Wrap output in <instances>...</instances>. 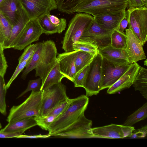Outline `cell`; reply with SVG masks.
I'll return each instance as SVG.
<instances>
[{
    "label": "cell",
    "instance_id": "cell-1",
    "mask_svg": "<svg viewBox=\"0 0 147 147\" xmlns=\"http://www.w3.org/2000/svg\"><path fill=\"white\" fill-rule=\"evenodd\" d=\"M89 98L82 95L74 98L67 110L58 116L50 125L49 133L52 135L63 130L76 121L87 108Z\"/></svg>",
    "mask_w": 147,
    "mask_h": 147
},
{
    "label": "cell",
    "instance_id": "cell-2",
    "mask_svg": "<svg viewBox=\"0 0 147 147\" xmlns=\"http://www.w3.org/2000/svg\"><path fill=\"white\" fill-rule=\"evenodd\" d=\"M127 0H86L76 7L75 12L85 13L96 17L126 10Z\"/></svg>",
    "mask_w": 147,
    "mask_h": 147
},
{
    "label": "cell",
    "instance_id": "cell-3",
    "mask_svg": "<svg viewBox=\"0 0 147 147\" xmlns=\"http://www.w3.org/2000/svg\"><path fill=\"white\" fill-rule=\"evenodd\" d=\"M94 17L85 13H76L70 21L61 41L62 48L65 52L74 51L73 43L78 40L90 26Z\"/></svg>",
    "mask_w": 147,
    "mask_h": 147
},
{
    "label": "cell",
    "instance_id": "cell-4",
    "mask_svg": "<svg viewBox=\"0 0 147 147\" xmlns=\"http://www.w3.org/2000/svg\"><path fill=\"white\" fill-rule=\"evenodd\" d=\"M42 99L41 91H32L29 96L24 102L19 105H14L11 107L7 121L9 122L40 115Z\"/></svg>",
    "mask_w": 147,
    "mask_h": 147
},
{
    "label": "cell",
    "instance_id": "cell-5",
    "mask_svg": "<svg viewBox=\"0 0 147 147\" xmlns=\"http://www.w3.org/2000/svg\"><path fill=\"white\" fill-rule=\"evenodd\" d=\"M42 42L41 57L38 65L35 69V76L39 77L41 79V87L57 61V50L55 42L51 40L44 41Z\"/></svg>",
    "mask_w": 147,
    "mask_h": 147
},
{
    "label": "cell",
    "instance_id": "cell-6",
    "mask_svg": "<svg viewBox=\"0 0 147 147\" xmlns=\"http://www.w3.org/2000/svg\"><path fill=\"white\" fill-rule=\"evenodd\" d=\"M66 89V86L61 82L41 91L42 99L40 116H47L59 104L69 98Z\"/></svg>",
    "mask_w": 147,
    "mask_h": 147
},
{
    "label": "cell",
    "instance_id": "cell-7",
    "mask_svg": "<svg viewBox=\"0 0 147 147\" xmlns=\"http://www.w3.org/2000/svg\"><path fill=\"white\" fill-rule=\"evenodd\" d=\"M128 28L143 46L147 40V7L127 9Z\"/></svg>",
    "mask_w": 147,
    "mask_h": 147
},
{
    "label": "cell",
    "instance_id": "cell-8",
    "mask_svg": "<svg viewBox=\"0 0 147 147\" xmlns=\"http://www.w3.org/2000/svg\"><path fill=\"white\" fill-rule=\"evenodd\" d=\"M103 58L98 53L90 63L84 88L86 96L96 95L101 90Z\"/></svg>",
    "mask_w": 147,
    "mask_h": 147
},
{
    "label": "cell",
    "instance_id": "cell-9",
    "mask_svg": "<svg viewBox=\"0 0 147 147\" xmlns=\"http://www.w3.org/2000/svg\"><path fill=\"white\" fill-rule=\"evenodd\" d=\"M92 124V121L86 118L83 113L76 121L65 129L51 136L70 138H94Z\"/></svg>",
    "mask_w": 147,
    "mask_h": 147
},
{
    "label": "cell",
    "instance_id": "cell-10",
    "mask_svg": "<svg viewBox=\"0 0 147 147\" xmlns=\"http://www.w3.org/2000/svg\"><path fill=\"white\" fill-rule=\"evenodd\" d=\"M112 33L100 27L94 18L78 40L92 43L96 46L98 50L110 45Z\"/></svg>",
    "mask_w": 147,
    "mask_h": 147
},
{
    "label": "cell",
    "instance_id": "cell-11",
    "mask_svg": "<svg viewBox=\"0 0 147 147\" xmlns=\"http://www.w3.org/2000/svg\"><path fill=\"white\" fill-rule=\"evenodd\" d=\"M131 64H117L103 58L101 90L109 88L117 81Z\"/></svg>",
    "mask_w": 147,
    "mask_h": 147
},
{
    "label": "cell",
    "instance_id": "cell-12",
    "mask_svg": "<svg viewBox=\"0 0 147 147\" xmlns=\"http://www.w3.org/2000/svg\"><path fill=\"white\" fill-rule=\"evenodd\" d=\"M134 128L132 126L111 124L92 128L94 138H123L130 137Z\"/></svg>",
    "mask_w": 147,
    "mask_h": 147
},
{
    "label": "cell",
    "instance_id": "cell-13",
    "mask_svg": "<svg viewBox=\"0 0 147 147\" xmlns=\"http://www.w3.org/2000/svg\"><path fill=\"white\" fill-rule=\"evenodd\" d=\"M30 19L38 18L57 9L55 0H21Z\"/></svg>",
    "mask_w": 147,
    "mask_h": 147
},
{
    "label": "cell",
    "instance_id": "cell-14",
    "mask_svg": "<svg viewBox=\"0 0 147 147\" xmlns=\"http://www.w3.org/2000/svg\"><path fill=\"white\" fill-rule=\"evenodd\" d=\"M42 34L37 18L30 19L26 24L16 44L13 48L22 50L38 40Z\"/></svg>",
    "mask_w": 147,
    "mask_h": 147
},
{
    "label": "cell",
    "instance_id": "cell-15",
    "mask_svg": "<svg viewBox=\"0 0 147 147\" xmlns=\"http://www.w3.org/2000/svg\"><path fill=\"white\" fill-rule=\"evenodd\" d=\"M125 33L127 42L125 50L128 55L129 63H136L146 59L143 45L131 29H126Z\"/></svg>",
    "mask_w": 147,
    "mask_h": 147
},
{
    "label": "cell",
    "instance_id": "cell-16",
    "mask_svg": "<svg viewBox=\"0 0 147 147\" xmlns=\"http://www.w3.org/2000/svg\"><path fill=\"white\" fill-rule=\"evenodd\" d=\"M140 67L137 63L131 64L119 79L108 88L107 93L109 94H114L129 88L133 85Z\"/></svg>",
    "mask_w": 147,
    "mask_h": 147
},
{
    "label": "cell",
    "instance_id": "cell-17",
    "mask_svg": "<svg viewBox=\"0 0 147 147\" xmlns=\"http://www.w3.org/2000/svg\"><path fill=\"white\" fill-rule=\"evenodd\" d=\"M77 51L65 52L58 54L57 57L61 73L72 82L76 74L75 62Z\"/></svg>",
    "mask_w": 147,
    "mask_h": 147
},
{
    "label": "cell",
    "instance_id": "cell-18",
    "mask_svg": "<svg viewBox=\"0 0 147 147\" xmlns=\"http://www.w3.org/2000/svg\"><path fill=\"white\" fill-rule=\"evenodd\" d=\"M30 19L24 8L22 6H21L20 11V16L16 23L12 26L10 37L9 40L3 45V49L13 48Z\"/></svg>",
    "mask_w": 147,
    "mask_h": 147
},
{
    "label": "cell",
    "instance_id": "cell-19",
    "mask_svg": "<svg viewBox=\"0 0 147 147\" xmlns=\"http://www.w3.org/2000/svg\"><path fill=\"white\" fill-rule=\"evenodd\" d=\"M126 11L108 13L94 17L100 27L112 32L117 29L121 22L125 17Z\"/></svg>",
    "mask_w": 147,
    "mask_h": 147
},
{
    "label": "cell",
    "instance_id": "cell-20",
    "mask_svg": "<svg viewBox=\"0 0 147 147\" xmlns=\"http://www.w3.org/2000/svg\"><path fill=\"white\" fill-rule=\"evenodd\" d=\"M98 53L109 61L118 65L131 64L128 61V57L125 49H119L110 45L98 50Z\"/></svg>",
    "mask_w": 147,
    "mask_h": 147
},
{
    "label": "cell",
    "instance_id": "cell-21",
    "mask_svg": "<svg viewBox=\"0 0 147 147\" xmlns=\"http://www.w3.org/2000/svg\"><path fill=\"white\" fill-rule=\"evenodd\" d=\"M37 125L34 117H30L8 122L4 128L0 130V132H13L23 131L24 132L28 129Z\"/></svg>",
    "mask_w": 147,
    "mask_h": 147
},
{
    "label": "cell",
    "instance_id": "cell-22",
    "mask_svg": "<svg viewBox=\"0 0 147 147\" xmlns=\"http://www.w3.org/2000/svg\"><path fill=\"white\" fill-rule=\"evenodd\" d=\"M17 0H4L0 4V10L13 26L16 22Z\"/></svg>",
    "mask_w": 147,
    "mask_h": 147
},
{
    "label": "cell",
    "instance_id": "cell-23",
    "mask_svg": "<svg viewBox=\"0 0 147 147\" xmlns=\"http://www.w3.org/2000/svg\"><path fill=\"white\" fill-rule=\"evenodd\" d=\"M133 86L136 91H140L142 95L147 99V69L141 67L135 79Z\"/></svg>",
    "mask_w": 147,
    "mask_h": 147
},
{
    "label": "cell",
    "instance_id": "cell-24",
    "mask_svg": "<svg viewBox=\"0 0 147 147\" xmlns=\"http://www.w3.org/2000/svg\"><path fill=\"white\" fill-rule=\"evenodd\" d=\"M64 78L61 73L59 64L57 61L48 74L43 85L41 87L40 91L41 92L44 91L52 86L61 82L63 78Z\"/></svg>",
    "mask_w": 147,
    "mask_h": 147
},
{
    "label": "cell",
    "instance_id": "cell-25",
    "mask_svg": "<svg viewBox=\"0 0 147 147\" xmlns=\"http://www.w3.org/2000/svg\"><path fill=\"white\" fill-rule=\"evenodd\" d=\"M37 47L36 50L31 59L25 67L22 75L21 77L25 80L28 74L35 69L38 65L41 56L43 48V42L36 43Z\"/></svg>",
    "mask_w": 147,
    "mask_h": 147
},
{
    "label": "cell",
    "instance_id": "cell-26",
    "mask_svg": "<svg viewBox=\"0 0 147 147\" xmlns=\"http://www.w3.org/2000/svg\"><path fill=\"white\" fill-rule=\"evenodd\" d=\"M94 56L87 52L81 51H77L75 62L76 74L89 65Z\"/></svg>",
    "mask_w": 147,
    "mask_h": 147
},
{
    "label": "cell",
    "instance_id": "cell-27",
    "mask_svg": "<svg viewBox=\"0 0 147 147\" xmlns=\"http://www.w3.org/2000/svg\"><path fill=\"white\" fill-rule=\"evenodd\" d=\"M12 26L0 10V40L3 45L9 39Z\"/></svg>",
    "mask_w": 147,
    "mask_h": 147
},
{
    "label": "cell",
    "instance_id": "cell-28",
    "mask_svg": "<svg viewBox=\"0 0 147 147\" xmlns=\"http://www.w3.org/2000/svg\"><path fill=\"white\" fill-rule=\"evenodd\" d=\"M147 117V102L129 116L123 123L126 126H131L136 123Z\"/></svg>",
    "mask_w": 147,
    "mask_h": 147
},
{
    "label": "cell",
    "instance_id": "cell-29",
    "mask_svg": "<svg viewBox=\"0 0 147 147\" xmlns=\"http://www.w3.org/2000/svg\"><path fill=\"white\" fill-rule=\"evenodd\" d=\"M60 11L70 14L75 12L76 7L86 0H55Z\"/></svg>",
    "mask_w": 147,
    "mask_h": 147
},
{
    "label": "cell",
    "instance_id": "cell-30",
    "mask_svg": "<svg viewBox=\"0 0 147 147\" xmlns=\"http://www.w3.org/2000/svg\"><path fill=\"white\" fill-rule=\"evenodd\" d=\"M47 14L37 18L42 34L48 35L56 33H59L58 28L51 22Z\"/></svg>",
    "mask_w": 147,
    "mask_h": 147
},
{
    "label": "cell",
    "instance_id": "cell-31",
    "mask_svg": "<svg viewBox=\"0 0 147 147\" xmlns=\"http://www.w3.org/2000/svg\"><path fill=\"white\" fill-rule=\"evenodd\" d=\"M111 38L110 45L112 47L119 49H125L127 38L125 33L115 30L111 33Z\"/></svg>",
    "mask_w": 147,
    "mask_h": 147
},
{
    "label": "cell",
    "instance_id": "cell-32",
    "mask_svg": "<svg viewBox=\"0 0 147 147\" xmlns=\"http://www.w3.org/2000/svg\"><path fill=\"white\" fill-rule=\"evenodd\" d=\"M74 50L83 51L88 52L95 56L98 53L97 47L89 42L77 40L73 44Z\"/></svg>",
    "mask_w": 147,
    "mask_h": 147
},
{
    "label": "cell",
    "instance_id": "cell-33",
    "mask_svg": "<svg viewBox=\"0 0 147 147\" xmlns=\"http://www.w3.org/2000/svg\"><path fill=\"white\" fill-rule=\"evenodd\" d=\"M58 116L51 115L45 116L40 115L34 117L37 125L42 129L48 131L50 125Z\"/></svg>",
    "mask_w": 147,
    "mask_h": 147
},
{
    "label": "cell",
    "instance_id": "cell-34",
    "mask_svg": "<svg viewBox=\"0 0 147 147\" xmlns=\"http://www.w3.org/2000/svg\"><path fill=\"white\" fill-rule=\"evenodd\" d=\"M4 77L0 75V112L5 115L7 114L5 98L7 89Z\"/></svg>",
    "mask_w": 147,
    "mask_h": 147
},
{
    "label": "cell",
    "instance_id": "cell-35",
    "mask_svg": "<svg viewBox=\"0 0 147 147\" xmlns=\"http://www.w3.org/2000/svg\"><path fill=\"white\" fill-rule=\"evenodd\" d=\"M89 65L76 74L73 82L75 87H84L89 69Z\"/></svg>",
    "mask_w": 147,
    "mask_h": 147
},
{
    "label": "cell",
    "instance_id": "cell-36",
    "mask_svg": "<svg viewBox=\"0 0 147 147\" xmlns=\"http://www.w3.org/2000/svg\"><path fill=\"white\" fill-rule=\"evenodd\" d=\"M74 99L68 98L59 104L47 115H54L59 116L60 115L67 110Z\"/></svg>",
    "mask_w": 147,
    "mask_h": 147
},
{
    "label": "cell",
    "instance_id": "cell-37",
    "mask_svg": "<svg viewBox=\"0 0 147 147\" xmlns=\"http://www.w3.org/2000/svg\"><path fill=\"white\" fill-rule=\"evenodd\" d=\"M42 80L40 78L34 80H30L28 82L27 87L26 89L22 92L17 98H18L29 91H40L41 87Z\"/></svg>",
    "mask_w": 147,
    "mask_h": 147
},
{
    "label": "cell",
    "instance_id": "cell-38",
    "mask_svg": "<svg viewBox=\"0 0 147 147\" xmlns=\"http://www.w3.org/2000/svg\"><path fill=\"white\" fill-rule=\"evenodd\" d=\"M48 16L52 23L58 29L59 33H61L65 30L67 26L66 20L63 18H59L56 16L47 14Z\"/></svg>",
    "mask_w": 147,
    "mask_h": 147
},
{
    "label": "cell",
    "instance_id": "cell-39",
    "mask_svg": "<svg viewBox=\"0 0 147 147\" xmlns=\"http://www.w3.org/2000/svg\"><path fill=\"white\" fill-rule=\"evenodd\" d=\"M37 47L36 43L30 44L24 49V52L18 59V63L30 58L36 51Z\"/></svg>",
    "mask_w": 147,
    "mask_h": 147
},
{
    "label": "cell",
    "instance_id": "cell-40",
    "mask_svg": "<svg viewBox=\"0 0 147 147\" xmlns=\"http://www.w3.org/2000/svg\"><path fill=\"white\" fill-rule=\"evenodd\" d=\"M31 58L27 60L18 63V64L12 76L6 85V87L7 89L9 88L13 81L16 78L20 73L25 67L30 60Z\"/></svg>",
    "mask_w": 147,
    "mask_h": 147
},
{
    "label": "cell",
    "instance_id": "cell-41",
    "mask_svg": "<svg viewBox=\"0 0 147 147\" xmlns=\"http://www.w3.org/2000/svg\"><path fill=\"white\" fill-rule=\"evenodd\" d=\"M3 50H0V75L4 76L8 66Z\"/></svg>",
    "mask_w": 147,
    "mask_h": 147
},
{
    "label": "cell",
    "instance_id": "cell-42",
    "mask_svg": "<svg viewBox=\"0 0 147 147\" xmlns=\"http://www.w3.org/2000/svg\"><path fill=\"white\" fill-rule=\"evenodd\" d=\"M147 133V126L146 125L138 130L134 129L130 137L131 138H144L146 136Z\"/></svg>",
    "mask_w": 147,
    "mask_h": 147
},
{
    "label": "cell",
    "instance_id": "cell-43",
    "mask_svg": "<svg viewBox=\"0 0 147 147\" xmlns=\"http://www.w3.org/2000/svg\"><path fill=\"white\" fill-rule=\"evenodd\" d=\"M127 9H132L146 7L145 6L142 0H127Z\"/></svg>",
    "mask_w": 147,
    "mask_h": 147
},
{
    "label": "cell",
    "instance_id": "cell-44",
    "mask_svg": "<svg viewBox=\"0 0 147 147\" xmlns=\"http://www.w3.org/2000/svg\"><path fill=\"white\" fill-rule=\"evenodd\" d=\"M24 132L23 131L13 132H0V138H16Z\"/></svg>",
    "mask_w": 147,
    "mask_h": 147
},
{
    "label": "cell",
    "instance_id": "cell-45",
    "mask_svg": "<svg viewBox=\"0 0 147 147\" xmlns=\"http://www.w3.org/2000/svg\"><path fill=\"white\" fill-rule=\"evenodd\" d=\"M51 136V135L49 133L45 135L39 134L35 135H26L22 134L17 137L16 138H49Z\"/></svg>",
    "mask_w": 147,
    "mask_h": 147
},
{
    "label": "cell",
    "instance_id": "cell-46",
    "mask_svg": "<svg viewBox=\"0 0 147 147\" xmlns=\"http://www.w3.org/2000/svg\"><path fill=\"white\" fill-rule=\"evenodd\" d=\"M128 24V21L127 18L125 17L123 19L120 23L118 28L116 30L124 34V31L125 29Z\"/></svg>",
    "mask_w": 147,
    "mask_h": 147
},
{
    "label": "cell",
    "instance_id": "cell-47",
    "mask_svg": "<svg viewBox=\"0 0 147 147\" xmlns=\"http://www.w3.org/2000/svg\"><path fill=\"white\" fill-rule=\"evenodd\" d=\"M145 6L147 7V0H142Z\"/></svg>",
    "mask_w": 147,
    "mask_h": 147
},
{
    "label": "cell",
    "instance_id": "cell-48",
    "mask_svg": "<svg viewBox=\"0 0 147 147\" xmlns=\"http://www.w3.org/2000/svg\"><path fill=\"white\" fill-rule=\"evenodd\" d=\"M3 49V45L2 44L0 40V50Z\"/></svg>",
    "mask_w": 147,
    "mask_h": 147
},
{
    "label": "cell",
    "instance_id": "cell-49",
    "mask_svg": "<svg viewBox=\"0 0 147 147\" xmlns=\"http://www.w3.org/2000/svg\"><path fill=\"white\" fill-rule=\"evenodd\" d=\"M2 128V125L1 123L0 122V129H1Z\"/></svg>",
    "mask_w": 147,
    "mask_h": 147
},
{
    "label": "cell",
    "instance_id": "cell-50",
    "mask_svg": "<svg viewBox=\"0 0 147 147\" xmlns=\"http://www.w3.org/2000/svg\"><path fill=\"white\" fill-rule=\"evenodd\" d=\"M4 0H0V4Z\"/></svg>",
    "mask_w": 147,
    "mask_h": 147
}]
</instances>
